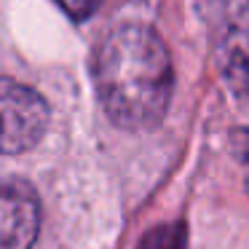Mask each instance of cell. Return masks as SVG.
<instances>
[{
  "label": "cell",
  "instance_id": "cell-1",
  "mask_svg": "<svg viewBox=\"0 0 249 249\" xmlns=\"http://www.w3.org/2000/svg\"><path fill=\"white\" fill-rule=\"evenodd\" d=\"M94 86L118 129L161 126L174 91V67L163 38L147 24H124L110 33L94 56Z\"/></svg>",
  "mask_w": 249,
  "mask_h": 249
},
{
  "label": "cell",
  "instance_id": "cell-2",
  "mask_svg": "<svg viewBox=\"0 0 249 249\" xmlns=\"http://www.w3.org/2000/svg\"><path fill=\"white\" fill-rule=\"evenodd\" d=\"M228 91L249 99V0H196Z\"/></svg>",
  "mask_w": 249,
  "mask_h": 249
},
{
  "label": "cell",
  "instance_id": "cell-3",
  "mask_svg": "<svg viewBox=\"0 0 249 249\" xmlns=\"http://www.w3.org/2000/svg\"><path fill=\"white\" fill-rule=\"evenodd\" d=\"M51 121L49 102L35 89L0 78V156H19L43 140Z\"/></svg>",
  "mask_w": 249,
  "mask_h": 249
},
{
  "label": "cell",
  "instance_id": "cell-4",
  "mask_svg": "<svg viewBox=\"0 0 249 249\" xmlns=\"http://www.w3.org/2000/svg\"><path fill=\"white\" fill-rule=\"evenodd\" d=\"M40 231V201L24 182L0 185V249H33Z\"/></svg>",
  "mask_w": 249,
  "mask_h": 249
},
{
  "label": "cell",
  "instance_id": "cell-5",
  "mask_svg": "<svg viewBox=\"0 0 249 249\" xmlns=\"http://www.w3.org/2000/svg\"><path fill=\"white\" fill-rule=\"evenodd\" d=\"M228 142H231V153L236 158V163L244 169V190L249 196V129L236 126L228 137Z\"/></svg>",
  "mask_w": 249,
  "mask_h": 249
},
{
  "label": "cell",
  "instance_id": "cell-6",
  "mask_svg": "<svg viewBox=\"0 0 249 249\" xmlns=\"http://www.w3.org/2000/svg\"><path fill=\"white\" fill-rule=\"evenodd\" d=\"M56 3L65 8L67 17H72L75 22H83V19H89L94 11H97L102 0H56Z\"/></svg>",
  "mask_w": 249,
  "mask_h": 249
}]
</instances>
